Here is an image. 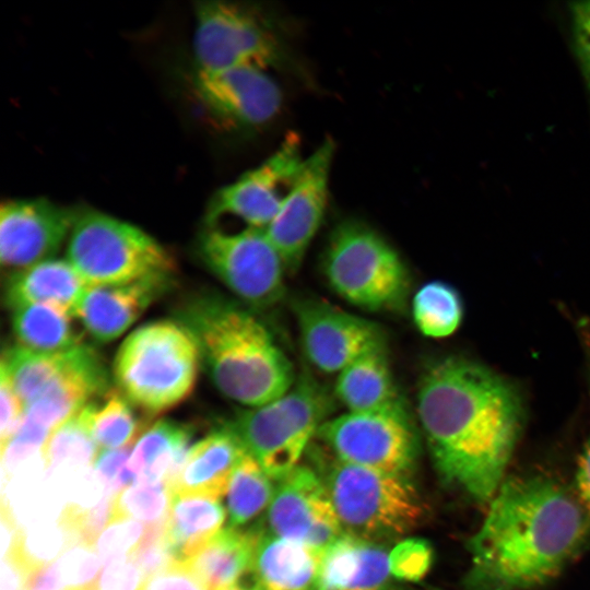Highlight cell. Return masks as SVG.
I'll list each match as a JSON object with an SVG mask.
<instances>
[{
    "instance_id": "obj_1",
    "label": "cell",
    "mask_w": 590,
    "mask_h": 590,
    "mask_svg": "<svg viewBox=\"0 0 590 590\" xmlns=\"http://www.w3.org/2000/svg\"><path fill=\"white\" fill-rule=\"evenodd\" d=\"M522 385L465 354L424 366L416 413L441 479L479 504L491 502L528 420Z\"/></svg>"
},
{
    "instance_id": "obj_2",
    "label": "cell",
    "mask_w": 590,
    "mask_h": 590,
    "mask_svg": "<svg viewBox=\"0 0 590 590\" xmlns=\"http://www.w3.org/2000/svg\"><path fill=\"white\" fill-rule=\"evenodd\" d=\"M590 538L577 494L543 475L509 477L468 541L465 590H532L555 578Z\"/></svg>"
},
{
    "instance_id": "obj_3",
    "label": "cell",
    "mask_w": 590,
    "mask_h": 590,
    "mask_svg": "<svg viewBox=\"0 0 590 590\" xmlns=\"http://www.w3.org/2000/svg\"><path fill=\"white\" fill-rule=\"evenodd\" d=\"M175 319L192 334L201 365L217 390L244 408L285 393L297 375L255 309L216 293L186 298Z\"/></svg>"
},
{
    "instance_id": "obj_4",
    "label": "cell",
    "mask_w": 590,
    "mask_h": 590,
    "mask_svg": "<svg viewBox=\"0 0 590 590\" xmlns=\"http://www.w3.org/2000/svg\"><path fill=\"white\" fill-rule=\"evenodd\" d=\"M200 365L192 334L176 319H166L143 324L123 340L113 376L117 389L153 418L191 394Z\"/></svg>"
},
{
    "instance_id": "obj_5",
    "label": "cell",
    "mask_w": 590,
    "mask_h": 590,
    "mask_svg": "<svg viewBox=\"0 0 590 590\" xmlns=\"http://www.w3.org/2000/svg\"><path fill=\"white\" fill-rule=\"evenodd\" d=\"M333 404L329 390L303 370L285 393L260 406L244 408L228 424L247 452L279 482L298 465L311 438L330 418Z\"/></svg>"
},
{
    "instance_id": "obj_6",
    "label": "cell",
    "mask_w": 590,
    "mask_h": 590,
    "mask_svg": "<svg viewBox=\"0 0 590 590\" xmlns=\"http://www.w3.org/2000/svg\"><path fill=\"white\" fill-rule=\"evenodd\" d=\"M330 287L368 311L405 308L411 278L399 252L370 226L347 220L332 231L323 256Z\"/></svg>"
},
{
    "instance_id": "obj_7",
    "label": "cell",
    "mask_w": 590,
    "mask_h": 590,
    "mask_svg": "<svg viewBox=\"0 0 590 590\" xmlns=\"http://www.w3.org/2000/svg\"><path fill=\"white\" fill-rule=\"evenodd\" d=\"M324 482L343 532L378 541L413 530L424 516V505L404 474L344 462L332 455L320 460Z\"/></svg>"
},
{
    "instance_id": "obj_8",
    "label": "cell",
    "mask_w": 590,
    "mask_h": 590,
    "mask_svg": "<svg viewBox=\"0 0 590 590\" xmlns=\"http://www.w3.org/2000/svg\"><path fill=\"white\" fill-rule=\"evenodd\" d=\"M66 253L86 286L125 284L176 271L174 257L156 239L95 210H79Z\"/></svg>"
},
{
    "instance_id": "obj_9",
    "label": "cell",
    "mask_w": 590,
    "mask_h": 590,
    "mask_svg": "<svg viewBox=\"0 0 590 590\" xmlns=\"http://www.w3.org/2000/svg\"><path fill=\"white\" fill-rule=\"evenodd\" d=\"M196 249L204 267L246 306L267 309L283 298L287 270L266 229L205 226Z\"/></svg>"
},
{
    "instance_id": "obj_10",
    "label": "cell",
    "mask_w": 590,
    "mask_h": 590,
    "mask_svg": "<svg viewBox=\"0 0 590 590\" xmlns=\"http://www.w3.org/2000/svg\"><path fill=\"white\" fill-rule=\"evenodd\" d=\"M193 54L199 70L279 67L284 51L279 38L252 9L227 1L194 5Z\"/></svg>"
},
{
    "instance_id": "obj_11",
    "label": "cell",
    "mask_w": 590,
    "mask_h": 590,
    "mask_svg": "<svg viewBox=\"0 0 590 590\" xmlns=\"http://www.w3.org/2000/svg\"><path fill=\"white\" fill-rule=\"evenodd\" d=\"M316 437L344 462L396 474L412 470L420 452L418 433L406 409L346 411L327 420Z\"/></svg>"
},
{
    "instance_id": "obj_12",
    "label": "cell",
    "mask_w": 590,
    "mask_h": 590,
    "mask_svg": "<svg viewBox=\"0 0 590 590\" xmlns=\"http://www.w3.org/2000/svg\"><path fill=\"white\" fill-rule=\"evenodd\" d=\"M304 160L299 138L288 133L259 166L214 194L205 224L216 225L221 219L232 216L244 222L245 227L266 229L295 184Z\"/></svg>"
},
{
    "instance_id": "obj_13",
    "label": "cell",
    "mask_w": 590,
    "mask_h": 590,
    "mask_svg": "<svg viewBox=\"0 0 590 590\" xmlns=\"http://www.w3.org/2000/svg\"><path fill=\"white\" fill-rule=\"evenodd\" d=\"M335 146L324 140L305 157L300 173L266 233L287 271L300 266L322 223Z\"/></svg>"
},
{
    "instance_id": "obj_14",
    "label": "cell",
    "mask_w": 590,
    "mask_h": 590,
    "mask_svg": "<svg viewBox=\"0 0 590 590\" xmlns=\"http://www.w3.org/2000/svg\"><path fill=\"white\" fill-rule=\"evenodd\" d=\"M294 314L308 362L326 374H339L367 351L386 343L376 322L321 299L296 302Z\"/></svg>"
},
{
    "instance_id": "obj_15",
    "label": "cell",
    "mask_w": 590,
    "mask_h": 590,
    "mask_svg": "<svg viewBox=\"0 0 590 590\" xmlns=\"http://www.w3.org/2000/svg\"><path fill=\"white\" fill-rule=\"evenodd\" d=\"M269 533L324 551L343 529L320 474L298 464L275 486L268 507Z\"/></svg>"
},
{
    "instance_id": "obj_16",
    "label": "cell",
    "mask_w": 590,
    "mask_h": 590,
    "mask_svg": "<svg viewBox=\"0 0 590 590\" xmlns=\"http://www.w3.org/2000/svg\"><path fill=\"white\" fill-rule=\"evenodd\" d=\"M79 210L44 198L2 202L0 261L10 272L54 259L69 238Z\"/></svg>"
},
{
    "instance_id": "obj_17",
    "label": "cell",
    "mask_w": 590,
    "mask_h": 590,
    "mask_svg": "<svg viewBox=\"0 0 590 590\" xmlns=\"http://www.w3.org/2000/svg\"><path fill=\"white\" fill-rule=\"evenodd\" d=\"M192 86L208 113L244 128L258 127L272 120L283 101L279 84L266 70L252 67L196 69Z\"/></svg>"
},
{
    "instance_id": "obj_18",
    "label": "cell",
    "mask_w": 590,
    "mask_h": 590,
    "mask_svg": "<svg viewBox=\"0 0 590 590\" xmlns=\"http://www.w3.org/2000/svg\"><path fill=\"white\" fill-rule=\"evenodd\" d=\"M174 284L175 273H161L125 284L87 286L73 314L94 341L108 343L125 333Z\"/></svg>"
},
{
    "instance_id": "obj_19",
    "label": "cell",
    "mask_w": 590,
    "mask_h": 590,
    "mask_svg": "<svg viewBox=\"0 0 590 590\" xmlns=\"http://www.w3.org/2000/svg\"><path fill=\"white\" fill-rule=\"evenodd\" d=\"M109 390V375L103 356L92 345L83 343L70 351L64 369L24 408L23 417L52 433Z\"/></svg>"
},
{
    "instance_id": "obj_20",
    "label": "cell",
    "mask_w": 590,
    "mask_h": 590,
    "mask_svg": "<svg viewBox=\"0 0 590 590\" xmlns=\"http://www.w3.org/2000/svg\"><path fill=\"white\" fill-rule=\"evenodd\" d=\"M391 576L385 547L343 532L322 553L317 590H396Z\"/></svg>"
},
{
    "instance_id": "obj_21",
    "label": "cell",
    "mask_w": 590,
    "mask_h": 590,
    "mask_svg": "<svg viewBox=\"0 0 590 590\" xmlns=\"http://www.w3.org/2000/svg\"><path fill=\"white\" fill-rule=\"evenodd\" d=\"M247 452L228 423L212 429L189 448L172 482L170 493L225 495L232 474Z\"/></svg>"
},
{
    "instance_id": "obj_22",
    "label": "cell",
    "mask_w": 590,
    "mask_h": 590,
    "mask_svg": "<svg viewBox=\"0 0 590 590\" xmlns=\"http://www.w3.org/2000/svg\"><path fill=\"white\" fill-rule=\"evenodd\" d=\"M323 551L262 533L251 573L261 590H317Z\"/></svg>"
},
{
    "instance_id": "obj_23",
    "label": "cell",
    "mask_w": 590,
    "mask_h": 590,
    "mask_svg": "<svg viewBox=\"0 0 590 590\" xmlns=\"http://www.w3.org/2000/svg\"><path fill=\"white\" fill-rule=\"evenodd\" d=\"M334 396L347 412L406 409L394 382L386 343L367 351L338 374Z\"/></svg>"
},
{
    "instance_id": "obj_24",
    "label": "cell",
    "mask_w": 590,
    "mask_h": 590,
    "mask_svg": "<svg viewBox=\"0 0 590 590\" xmlns=\"http://www.w3.org/2000/svg\"><path fill=\"white\" fill-rule=\"evenodd\" d=\"M221 498L173 493L164 523V541L175 562L189 560L221 531L225 520Z\"/></svg>"
},
{
    "instance_id": "obj_25",
    "label": "cell",
    "mask_w": 590,
    "mask_h": 590,
    "mask_svg": "<svg viewBox=\"0 0 590 590\" xmlns=\"http://www.w3.org/2000/svg\"><path fill=\"white\" fill-rule=\"evenodd\" d=\"M86 284L67 259H50L9 272L4 281V304L12 311L19 307L52 303L73 311Z\"/></svg>"
},
{
    "instance_id": "obj_26",
    "label": "cell",
    "mask_w": 590,
    "mask_h": 590,
    "mask_svg": "<svg viewBox=\"0 0 590 590\" xmlns=\"http://www.w3.org/2000/svg\"><path fill=\"white\" fill-rule=\"evenodd\" d=\"M261 534L262 531L256 528H225L185 563L208 590L235 585L251 570Z\"/></svg>"
},
{
    "instance_id": "obj_27",
    "label": "cell",
    "mask_w": 590,
    "mask_h": 590,
    "mask_svg": "<svg viewBox=\"0 0 590 590\" xmlns=\"http://www.w3.org/2000/svg\"><path fill=\"white\" fill-rule=\"evenodd\" d=\"M193 426L173 420L152 423L131 449L128 468L137 481L174 480L191 447Z\"/></svg>"
},
{
    "instance_id": "obj_28",
    "label": "cell",
    "mask_w": 590,
    "mask_h": 590,
    "mask_svg": "<svg viewBox=\"0 0 590 590\" xmlns=\"http://www.w3.org/2000/svg\"><path fill=\"white\" fill-rule=\"evenodd\" d=\"M11 319L16 344L34 352L61 353L85 343L73 311L58 304L25 305Z\"/></svg>"
},
{
    "instance_id": "obj_29",
    "label": "cell",
    "mask_w": 590,
    "mask_h": 590,
    "mask_svg": "<svg viewBox=\"0 0 590 590\" xmlns=\"http://www.w3.org/2000/svg\"><path fill=\"white\" fill-rule=\"evenodd\" d=\"M118 389H110L93 402L91 433L98 451L132 447L151 425Z\"/></svg>"
},
{
    "instance_id": "obj_30",
    "label": "cell",
    "mask_w": 590,
    "mask_h": 590,
    "mask_svg": "<svg viewBox=\"0 0 590 590\" xmlns=\"http://www.w3.org/2000/svg\"><path fill=\"white\" fill-rule=\"evenodd\" d=\"M70 351L39 353L14 344L4 349L1 369L23 402L24 408L36 400L64 369Z\"/></svg>"
},
{
    "instance_id": "obj_31",
    "label": "cell",
    "mask_w": 590,
    "mask_h": 590,
    "mask_svg": "<svg viewBox=\"0 0 590 590\" xmlns=\"http://www.w3.org/2000/svg\"><path fill=\"white\" fill-rule=\"evenodd\" d=\"M412 316L422 334L432 339H445L457 332L462 324L463 299L449 283L430 281L414 294Z\"/></svg>"
},
{
    "instance_id": "obj_32",
    "label": "cell",
    "mask_w": 590,
    "mask_h": 590,
    "mask_svg": "<svg viewBox=\"0 0 590 590\" xmlns=\"http://www.w3.org/2000/svg\"><path fill=\"white\" fill-rule=\"evenodd\" d=\"M275 487L271 476L246 452L235 468L226 489L229 527L239 528L268 508Z\"/></svg>"
},
{
    "instance_id": "obj_33",
    "label": "cell",
    "mask_w": 590,
    "mask_h": 590,
    "mask_svg": "<svg viewBox=\"0 0 590 590\" xmlns=\"http://www.w3.org/2000/svg\"><path fill=\"white\" fill-rule=\"evenodd\" d=\"M93 402L86 404L49 436L42 455L48 470L94 464L99 451L91 433Z\"/></svg>"
},
{
    "instance_id": "obj_34",
    "label": "cell",
    "mask_w": 590,
    "mask_h": 590,
    "mask_svg": "<svg viewBox=\"0 0 590 590\" xmlns=\"http://www.w3.org/2000/svg\"><path fill=\"white\" fill-rule=\"evenodd\" d=\"M172 493L166 481L140 480L113 495L111 521L133 519L145 526L166 520Z\"/></svg>"
},
{
    "instance_id": "obj_35",
    "label": "cell",
    "mask_w": 590,
    "mask_h": 590,
    "mask_svg": "<svg viewBox=\"0 0 590 590\" xmlns=\"http://www.w3.org/2000/svg\"><path fill=\"white\" fill-rule=\"evenodd\" d=\"M113 495L104 497L93 507L71 505L62 510L59 522L68 546L83 545L94 548L101 531L111 520Z\"/></svg>"
},
{
    "instance_id": "obj_36",
    "label": "cell",
    "mask_w": 590,
    "mask_h": 590,
    "mask_svg": "<svg viewBox=\"0 0 590 590\" xmlns=\"http://www.w3.org/2000/svg\"><path fill=\"white\" fill-rule=\"evenodd\" d=\"M45 566L26 550L17 529L2 545L1 590H30L33 579Z\"/></svg>"
},
{
    "instance_id": "obj_37",
    "label": "cell",
    "mask_w": 590,
    "mask_h": 590,
    "mask_svg": "<svg viewBox=\"0 0 590 590\" xmlns=\"http://www.w3.org/2000/svg\"><path fill=\"white\" fill-rule=\"evenodd\" d=\"M568 43L579 69L590 108V1L568 2L564 9Z\"/></svg>"
},
{
    "instance_id": "obj_38",
    "label": "cell",
    "mask_w": 590,
    "mask_h": 590,
    "mask_svg": "<svg viewBox=\"0 0 590 590\" xmlns=\"http://www.w3.org/2000/svg\"><path fill=\"white\" fill-rule=\"evenodd\" d=\"M101 558L93 547L71 545L56 563L62 590H93Z\"/></svg>"
},
{
    "instance_id": "obj_39",
    "label": "cell",
    "mask_w": 590,
    "mask_h": 590,
    "mask_svg": "<svg viewBox=\"0 0 590 590\" xmlns=\"http://www.w3.org/2000/svg\"><path fill=\"white\" fill-rule=\"evenodd\" d=\"M145 533V524L133 519H120L108 523L96 541L95 548L102 563L132 555Z\"/></svg>"
},
{
    "instance_id": "obj_40",
    "label": "cell",
    "mask_w": 590,
    "mask_h": 590,
    "mask_svg": "<svg viewBox=\"0 0 590 590\" xmlns=\"http://www.w3.org/2000/svg\"><path fill=\"white\" fill-rule=\"evenodd\" d=\"M432 560L430 545L420 539L404 540L389 553L392 577L409 581L420 580L427 573Z\"/></svg>"
},
{
    "instance_id": "obj_41",
    "label": "cell",
    "mask_w": 590,
    "mask_h": 590,
    "mask_svg": "<svg viewBox=\"0 0 590 590\" xmlns=\"http://www.w3.org/2000/svg\"><path fill=\"white\" fill-rule=\"evenodd\" d=\"M573 322L583 354L590 412V321L585 317H578ZM575 481L576 494L590 512V426L587 439L578 457Z\"/></svg>"
},
{
    "instance_id": "obj_42",
    "label": "cell",
    "mask_w": 590,
    "mask_h": 590,
    "mask_svg": "<svg viewBox=\"0 0 590 590\" xmlns=\"http://www.w3.org/2000/svg\"><path fill=\"white\" fill-rule=\"evenodd\" d=\"M149 578L132 555L106 563L93 590H148Z\"/></svg>"
},
{
    "instance_id": "obj_43",
    "label": "cell",
    "mask_w": 590,
    "mask_h": 590,
    "mask_svg": "<svg viewBox=\"0 0 590 590\" xmlns=\"http://www.w3.org/2000/svg\"><path fill=\"white\" fill-rule=\"evenodd\" d=\"M132 447L99 451L94 461L96 476L111 495L137 482L128 468Z\"/></svg>"
},
{
    "instance_id": "obj_44",
    "label": "cell",
    "mask_w": 590,
    "mask_h": 590,
    "mask_svg": "<svg viewBox=\"0 0 590 590\" xmlns=\"http://www.w3.org/2000/svg\"><path fill=\"white\" fill-rule=\"evenodd\" d=\"M0 401V442L3 446L19 428L24 415V405L8 375L1 368Z\"/></svg>"
},
{
    "instance_id": "obj_45",
    "label": "cell",
    "mask_w": 590,
    "mask_h": 590,
    "mask_svg": "<svg viewBox=\"0 0 590 590\" xmlns=\"http://www.w3.org/2000/svg\"><path fill=\"white\" fill-rule=\"evenodd\" d=\"M148 590H208L186 563L174 562L149 580Z\"/></svg>"
},
{
    "instance_id": "obj_46",
    "label": "cell",
    "mask_w": 590,
    "mask_h": 590,
    "mask_svg": "<svg viewBox=\"0 0 590 590\" xmlns=\"http://www.w3.org/2000/svg\"><path fill=\"white\" fill-rule=\"evenodd\" d=\"M217 590H261V588L255 582L252 585L235 583Z\"/></svg>"
}]
</instances>
